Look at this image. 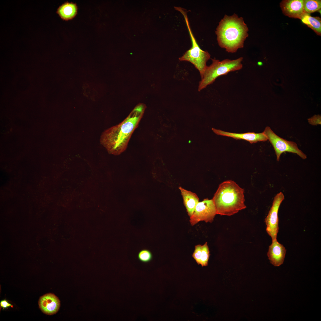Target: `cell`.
<instances>
[{
	"label": "cell",
	"mask_w": 321,
	"mask_h": 321,
	"mask_svg": "<svg viewBox=\"0 0 321 321\" xmlns=\"http://www.w3.org/2000/svg\"><path fill=\"white\" fill-rule=\"evenodd\" d=\"M144 109L143 105L137 106L122 122L102 132L100 142L109 154L119 155L125 150L132 134L138 126Z\"/></svg>",
	"instance_id": "cell-1"
},
{
	"label": "cell",
	"mask_w": 321,
	"mask_h": 321,
	"mask_svg": "<svg viewBox=\"0 0 321 321\" xmlns=\"http://www.w3.org/2000/svg\"><path fill=\"white\" fill-rule=\"evenodd\" d=\"M248 28L243 18L234 13L225 15L220 20L215 33L219 46L229 53L236 52L243 48L248 36Z\"/></svg>",
	"instance_id": "cell-2"
},
{
	"label": "cell",
	"mask_w": 321,
	"mask_h": 321,
	"mask_svg": "<svg viewBox=\"0 0 321 321\" xmlns=\"http://www.w3.org/2000/svg\"><path fill=\"white\" fill-rule=\"evenodd\" d=\"M244 193V189L233 181L220 184L212 199L217 214L230 216L246 208Z\"/></svg>",
	"instance_id": "cell-3"
},
{
	"label": "cell",
	"mask_w": 321,
	"mask_h": 321,
	"mask_svg": "<svg viewBox=\"0 0 321 321\" xmlns=\"http://www.w3.org/2000/svg\"><path fill=\"white\" fill-rule=\"evenodd\" d=\"M211 60L212 64L207 66L199 82L198 88L199 92L212 84L219 76L240 70L243 67L242 57L233 60L226 59L221 61L215 59Z\"/></svg>",
	"instance_id": "cell-4"
},
{
	"label": "cell",
	"mask_w": 321,
	"mask_h": 321,
	"mask_svg": "<svg viewBox=\"0 0 321 321\" xmlns=\"http://www.w3.org/2000/svg\"><path fill=\"white\" fill-rule=\"evenodd\" d=\"M178 11L184 17L192 43L191 47L182 56L179 58V59L180 61H186L191 62L199 70L201 78H202L207 66V62L210 58V55L208 51L201 49L197 43L190 27L185 10L180 8Z\"/></svg>",
	"instance_id": "cell-5"
},
{
	"label": "cell",
	"mask_w": 321,
	"mask_h": 321,
	"mask_svg": "<svg viewBox=\"0 0 321 321\" xmlns=\"http://www.w3.org/2000/svg\"><path fill=\"white\" fill-rule=\"evenodd\" d=\"M263 132L274 149L277 161L279 160L281 154L285 152L296 153L303 159H306V155L298 148L296 143L280 137L269 126L265 127Z\"/></svg>",
	"instance_id": "cell-6"
},
{
	"label": "cell",
	"mask_w": 321,
	"mask_h": 321,
	"mask_svg": "<svg viewBox=\"0 0 321 321\" xmlns=\"http://www.w3.org/2000/svg\"><path fill=\"white\" fill-rule=\"evenodd\" d=\"M216 214L213 199H205L197 204L192 215L190 217V222L192 226L201 221L211 223Z\"/></svg>",
	"instance_id": "cell-7"
},
{
	"label": "cell",
	"mask_w": 321,
	"mask_h": 321,
	"mask_svg": "<svg viewBox=\"0 0 321 321\" xmlns=\"http://www.w3.org/2000/svg\"><path fill=\"white\" fill-rule=\"evenodd\" d=\"M284 194L280 192L274 197L272 206L268 214L265 218L266 230L272 239V241L277 240L279 229L278 210L280 205L284 199Z\"/></svg>",
	"instance_id": "cell-8"
},
{
	"label": "cell",
	"mask_w": 321,
	"mask_h": 321,
	"mask_svg": "<svg viewBox=\"0 0 321 321\" xmlns=\"http://www.w3.org/2000/svg\"><path fill=\"white\" fill-rule=\"evenodd\" d=\"M283 13L288 17L301 19L307 14L303 7V0H284L280 4Z\"/></svg>",
	"instance_id": "cell-9"
},
{
	"label": "cell",
	"mask_w": 321,
	"mask_h": 321,
	"mask_svg": "<svg viewBox=\"0 0 321 321\" xmlns=\"http://www.w3.org/2000/svg\"><path fill=\"white\" fill-rule=\"evenodd\" d=\"M212 129L218 135L231 137L236 140L243 139L251 144L258 141H265L268 140L267 137L263 132L260 133L248 132L243 133H237L224 131L213 128Z\"/></svg>",
	"instance_id": "cell-10"
},
{
	"label": "cell",
	"mask_w": 321,
	"mask_h": 321,
	"mask_svg": "<svg viewBox=\"0 0 321 321\" xmlns=\"http://www.w3.org/2000/svg\"><path fill=\"white\" fill-rule=\"evenodd\" d=\"M38 304L43 312L48 315L56 313L60 306L58 298L51 293L46 294L41 296L38 301Z\"/></svg>",
	"instance_id": "cell-11"
},
{
	"label": "cell",
	"mask_w": 321,
	"mask_h": 321,
	"mask_svg": "<svg viewBox=\"0 0 321 321\" xmlns=\"http://www.w3.org/2000/svg\"><path fill=\"white\" fill-rule=\"evenodd\" d=\"M286 250L284 246L277 240L272 241L269 246L267 256L270 263L276 267H278L284 262Z\"/></svg>",
	"instance_id": "cell-12"
},
{
	"label": "cell",
	"mask_w": 321,
	"mask_h": 321,
	"mask_svg": "<svg viewBox=\"0 0 321 321\" xmlns=\"http://www.w3.org/2000/svg\"><path fill=\"white\" fill-rule=\"evenodd\" d=\"M183 199V203L188 215L190 217L192 215L199 199L195 193L187 190L180 186L179 187Z\"/></svg>",
	"instance_id": "cell-13"
},
{
	"label": "cell",
	"mask_w": 321,
	"mask_h": 321,
	"mask_svg": "<svg viewBox=\"0 0 321 321\" xmlns=\"http://www.w3.org/2000/svg\"><path fill=\"white\" fill-rule=\"evenodd\" d=\"M77 12L76 4L67 1L59 7L56 13L63 20L68 21L73 18L76 15Z\"/></svg>",
	"instance_id": "cell-14"
},
{
	"label": "cell",
	"mask_w": 321,
	"mask_h": 321,
	"mask_svg": "<svg viewBox=\"0 0 321 321\" xmlns=\"http://www.w3.org/2000/svg\"><path fill=\"white\" fill-rule=\"evenodd\" d=\"M302 22L317 34L321 35V19L318 17H312L306 14L301 19Z\"/></svg>",
	"instance_id": "cell-15"
},
{
	"label": "cell",
	"mask_w": 321,
	"mask_h": 321,
	"mask_svg": "<svg viewBox=\"0 0 321 321\" xmlns=\"http://www.w3.org/2000/svg\"><path fill=\"white\" fill-rule=\"evenodd\" d=\"M303 7L306 13H310L319 10L321 8L320 0H303Z\"/></svg>",
	"instance_id": "cell-16"
},
{
	"label": "cell",
	"mask_w": 321,
	"mask_h": 321,
	"mask_svg": "<svg viewBox=\"0 0 321 321\" xmlns=\"http://www.w3.org/2000/svg\"><path fill=\"white\" fill-rule=\"evenodd\" d=\"M138 257L139 260L144 263L150 262L152 259V255L151 252L147 249L141 250L138 253Z\"/></svg>",
	"instance_id": "cell-17"
},
{
	"label": "cell",
	"mask_w": 321,
	"mask_h": 321,
	"mask_svg": "<svg viewBox=\"0 0 321 321\" xmlns=\"http://www.w3.org/2000/svg\"><path fill=\"white\" fill-rule=\"evenodd\" d=\"M210 256V251L207 243L202 245V256L200 265L202 267L207 266Z\"/></svg>",
	"instance_id": "cell-18"
},
{
	"label": "cell",
	"mask_w": 321,
	"mask_h": 321,
	"mask_svg": "<svg viewBox=\"0 0 321 321\" xmlns=\"http://www.w3.org/2000/svg\"><path fill=\"white\" fill-rule=\"evenodd\" d=\"M202 245H198L195 246L194 252L192 254V257L196 260L198 265L200 264L202 256Z\"/></svg>",
	"instance_id": "cell-19"
},
{
	"label": "cell",
	"mask_w": 321,
	"mask_h": 321,
	"mask_svg": "<svg viewBox=\"0 0 321 321\" xmlns=\"http://www.w3.org/2000/svg\"><path fill=\"white\" fill-rule=\"evenodd\" d=\"M321 116L320 115H315L311 118L308 119L309 123L313 125H321Z\"/></svg>",
	"instance_id": "cell-20"
},
{
	"label": "cell",
	"mask_w": 321,
	"mask_h": 321,
	"mask_svg": "<svg viewBox=\"0 0 321 321\" xmlns=\"http://www.w3.org/2000/svg\"><path fill=\"white\" fill-rule=\"evenodd\" d=\"M0 306L1 308H3V309L10 307H12L13 306V305L9 303L8 301L6 299H4L1 301Z\"/></svg>",
	"instance_id": "cell-21"
},
{
	"label": "cell",
	"mask_w": 321,
	"mask_h": 321,
	"mask_svg": "<svg viewBox=\"0 0 321 321\" xmlns=\"http://www.w3.org/2000/svg\"><path fill=\"white\" fill-rule=\"evenodd\" d=\"M257 64L259 66H261L262 65V63L261 62H259L257 63Z\"/></svg>",
	"instance_id": "cell-22"
},
{
	"label": "cell",
	"mask_w": 321,
	"mask_h": 321,
	"mask_svg": "<svg viewBox=\"0 0 321 321\" xmlns=\"http://www.w3.org/2000/svg\"><path fill=\"white\" fill-rule=\"evenodd\" d=\"M191 141H189L188 142H189V143H191Z\"/></svg>",
	"instance_id": "cell-23"
}]
</instances>
